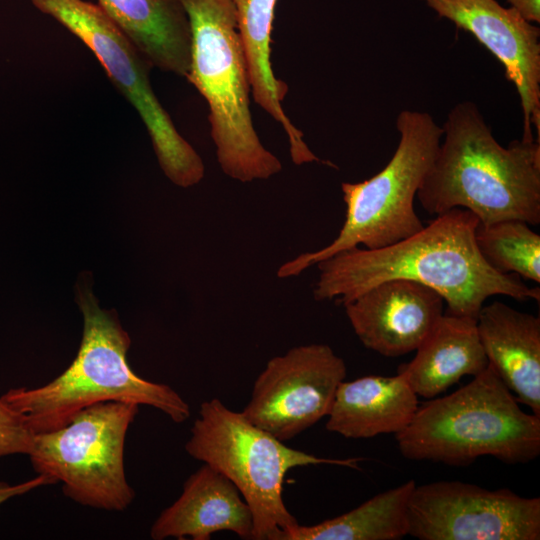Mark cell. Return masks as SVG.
I'll return each instance as SVG.
<instances>
[{"label": "cell", "mask_w": 540, "mask_h": 540, "mask_svg": "<svg viewBox=\"0 0 540 540\" xmlns=\"http://www.w3.org/2000/svg\"><path fill=\"white\" fill-rule=\"evenodd\" d=\"M479 219L463 208L438 215L417 233L379 249L353 247L316 265L317 301L344 304L386 280L405 279L439 293L448 314L476 319L487 298L504 295L540 300L539 287L491 268L475 243Z\"/></svg>", "instance_id": "6da1fadb"}, {"label": "cell", "mask_w": 540, "mask_h": 540, "mask_svg": "<svg viewBox=\"0 0 540 540\" xmlns=\"http://www.w3.org/2000/svg\"><path fill=\"white\" fill-rule=\"evenodd\" d=\"M442 129L416 196L426 212L438 216L463 208L481 224L540 223V139L502 146L472 101L456 104Z\"/></svg>", "instance_id": "7a4b0ae2"}, {"label": "cell", "mask_w": 540, "mask_h": 540, "mask_svg": "<svg viewBox=\"0 0 540 540\" xmlns=\"http://www.w3.org/2000/svg\"><path fill=\"white\" fill-rule=\"evenodd\" d=\"M83 334L77 356L51 382L37 388H14L0 399L23 419L33 433L56 430L80 410L115 401L148 405L175 423L190 417L187 402L170 386L138 376L127 361L131 344L114 311L100 308L93 293L78 291Z\"/></svg>", "instance_id": "3957f363"}, {"label": "cell", "mask_w": 540, "mask_h": 540, "mask_svg": "<svg viewBox=\"0 0 540 540\" xmlns=\"http://www.w3.org/2000/svg\"><path fill=\"white\" fill-rule=\"evenodd\" d=\"M403 457L467 466L483 456L525 464L540 454V416L523 411L494 368L457 391L422 404L395 435Z\"/></svg>", "instance_id": "277c9868"}, {"label": "cell", "mask_w": 540, "mask_h": 540, "mask_svg": "<svg viewBox=\"0 0 540 540\" xmlns=\"http://www.w3.org/2000/svg\"><path fill=\"white\" fill-rule=\"evenodd\" d=\"M191 30L187 80L204 97L218 163L240 182L268 179L282 163L267 150L250 112L248 68L232 0H178Z\"/></svg>", "instance_id": "5b68a950"}, {"label": "cell", "mask_w": 540, "mask_h": 540, "mask_svg": "<svg viewBox=\"0 0 540 540\" xmlns=\"http://www.w3.org/2000/svg\"><path fill=\"white\" fill-rule=\"evenodd\" d=\"M399 141L386 166L358 183L343 182L346 217L338 236L327 246L282 264L279 278L305 269L353 247L379 249L401 241L424 225L414 200L440 145L443 129L427 112L402 110L396 119Z\"/></svg>", "instance_id": "8992f818"}, {"label": "cell", "mask_w": 540, "mask_h": 540, "mask_svg": "<svg viewBox=\"0 0 540 540\" xmlns=\"http://www.w3.org/2000/svg\"><path fill=\"white\" fill-rule=\"evenodd\" d=\"M185 450L236 486L250 507L254 540H273L280 530L299 524L282 497L284 478L290 469L319 464L358 469V462L363 460L317 457L290 448L217 398L201 404Z\"/></svg>", "instance_id": "52a82bcc"}, {"label": "cell", "mask_w": 540, "mask_h": 540, "mask_svg": "<svg viewBox=\"0 0 540 540\" xmlns=\"http://www.w3.org/2000/svg\"><path fill=\"white\" fill-rule=\"evenodd\" d=\"M139 405L107 401L86 407L64 426L34 434L28 455L37 474L63 483L78 504L123 511L134 500L124 468V446Z\"/></svg>", "instance_id": "ba28073f"}, {"label": "cell", "mask_w": 540, "mask_h": 540, "mask_svg": "<svg viewBox=\"0 0 540 540\" xmlns=\"http://www.w3.org/2000/svg\"><path fill=\"white\" fill-rule=\"evenodd\" d=\"M31 2L94 53L109 79L139 114L168 179L184 188L199 183L205 174L204 163L156 97L149 79L152 66L102 8L85 0Z\"/></svg>", "instance_id": "9c48e42d"}, {"label": "cell", "mask_w": 540, "mask_h": 540, "mask_svg": "<svg viewBox=\"0 0 540 540\" xmlns=\"http://www.w3.org/2000/svg\"><path fill=\"white\" fill-rule=\"evenodd\" d=\"M408 535L420 540H539L540 498L458 480L415 486Z\"/></svg>", "instance_id": "30bf717a"}, {"label": "cell", "mask_w": 540, "mask_h": 540, "mask_svg": "<svg viewBox=\"0 0 540 540\" xmlns=\"http://www.w3.org/2000/svg\"><path fill=\"white\" fill-rule=\"evenodd\" d=\"M346 376L344 360L326 344L294 347L270 359L241 413L285 442L328 416Z\"/></svg>", "instance_id": "8fae6325"}, {"label": "cell", "mask_w": 540, "mask_h": 540, "mask_svg": "<svg viewBox=\"0 0 540 540\" xmlns=\"http://www.w3.org/2000/svg\"><path fill=\"white\" fill-rule=\"evenodd\" d=\"M440 18L469 32L503 65L514 84L526 140L540 138V29L496 0H421Z\"/></svg>", "instance_id": "7c38bea8"}, {"label": "cell", "mask_w": 540, "mask_h": 540, "mask_svg": "<svg viewBox=\"0 0 540 540\" xmlns=\"http://www.w3.org/2000/svg\"><path fill=\"white\" fill-rule=\"evenodd\" d=\"M434 289L405 279L386 280L343 304L363 345L386 357L415 351L443 315Z\"/></svg>", "instance_id": "4fadbf2b"}, {"label": "cell", "mask_w": 540, "mask_h": 540, "mask_svg": "<svg viewBox=\"0 0 540 540\" xmlns=\"http://www.w3.org/2000/svg\"><path fill=\"white\" fill-rule=\"evenodd\" d=\"M218 531L252 539V513L236 486L204 463L187 478L178 499L155 520L150 536L154 540H209Z\"/></svg>", "instance_id": "5bb4252c"}, {"label": "cell", "mask_w": 540, "mask_h": 540, "mask_svg": "<svg viewBox=\"0 0 540 540\" xmlns=\"http://www.w3.org/2000/svg\"><path fill=\"white\" fill-rule=\"evenodd\" d=\"M489 364L516 397L540 416V319L500 301L483 305L476 318Z\"/></svg>", "instance_id": "9a60e30c"}, {"label": "cell", "mask_w": 540, "mask_h": 540, "mask_svg": "<svg viewBox=\"0 0 540 540\" xmlns=\"http://www.w3.org/2000/svg\"><path fill=\"white\" fill-rule=\"evenodd\" d=\"M417 409V395L401 374L364 376L340 383L326 429L351 439L396 435Z\"/></svg>", "instance_id": "2e32d148"}, {"label": "cell", "mask_w": 540, "mask_h": 540, "mask_svg": "<svg viewBox=\"0 0 540 540\" xmlns=\"http://www.w3.org/2000/svg\"><path fill=\"white\" fill-rule=\"evenodd\" d=\"M415 357L398 367L416 395L430 399L463 376L480 374L489 362L483 350L476 319L443 314L415 350Z\"/></svg>", "instance_id": "e0dca14e"}, {"label": "cell", "mask_w": 540, "mask_h": 540, "mask_svg": "<svg viewBox=\"0 0 540 540\" xmlns=\"http://www.w3.org/2000/svg\"><path fill=\"white\" fill-rule=\"evenodd\" d=\"M152 68L186 77L191 30L178 0H98Z\"/></svg>", "instance_id": "ac0fdd59"}, {"label": "cell", "mask_w": 540, "mask_h": 540, "mask_svg": "<svg viewBox=\"0 0 540 540\" xmlns=\"http://www.w3.org/2000/svg\"><path fill=\"white\" fill-rule=\"evenodd\" d=\"M246 58L254 101L277 121L286 133L296 165L319 162L303 139V133L283 110L288 85L278 79L271 64V32L277 0H232Z\"/></svg>", "instance_id": "d6986e66"}, {"label": "cell", "mask_w": 540, "mask_h": 540, "mask_svg": "<svg viewBox=\"0 0 540 540\" xmlns=\"http://www.w3.org/2000/svg\"><path fill=\"white\" fill-rule=\"evenodd\" d=\"M414 480L379 493L355 509L311 526L280 530L273 540H400L409 532Z\"/></svg>", "instance_id": "ffe728a7"}, {"label": "cell", "mask_w": 540, "mask_h": 540, "mask_svg": "<svg viewBox=\"0 0 540 540\" xmlns=\"http://www.w3.org/2000/svg\"><path fill=\"white\" fill-rule=\"evenodd\" d=\"M475 243L484 261L494 270L539 284L540 236L525 221L479 222Z\"/></svg>", "instance_id": "44dd1931"}, {"label": "cell", "mask_w": 540, "mask_h": 540, "mask_svg": "<svg viewBox=\"0 0 540 540\" xmlns=\"http://www.w3.org/2000/svg\"><path fill=\"white\" fill-rule=\"evenodd\" d=\"M34 434L22 417L0 399V458L13 454L29 455Z\"/></svg>", "instance_id": "7402d4cb"}, {"label": "cell", "mask_w": 540, "mask_h": 540, "mask_svg": "<svg viewBox=\"0 0 540 540\" xmlns=\"http://www.w3.org/2000/svg\"><path fill=\"white\" fill-rule=\"evenodd\" d=\"M54 483L55 482L51 478L41 474H37L35 478L15 485L0 482V506L13 497L26 494L38 487Z\"/></svg>", "instance_id": "603a6c76"}, {"label": "cell", "mask_w": 540, "mask_h": 540, "mask_svg": "<svg viewBox=\"0 0 540 540\" xmlns=\"http://www.w3.org/2000/svg\"><path fill=\"white\" fill-rule=\"evenodd\" d=\"M510 7L531 23L540 22V0H507Z\"/></svg>", "instance_id": "cb8c5ba5"}]
</instances>
